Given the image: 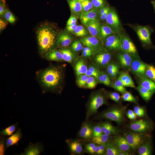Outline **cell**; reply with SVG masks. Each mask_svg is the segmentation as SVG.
<instances>
[{
    "label": "cell",
    "instance_id": "obj_29",
    "mask_svg": "<svg viewBox=\"0 0 155 155\" xmlns=\"http://www.w3.org/2000/svg\"><path fill=\"white\" fill-rule=\"evenodd\" d=\"M118 78L121 81L125 87L136 88L131 77L128 73L121 72Z\"/></svg>",
    "mask_w": 155,
    "mask_h": 155
},
{
    "label": "cell",
    "instance_id": "obj_40",
    "mask_svg": "<svg viewBox=\"0 0 155 155\" xmlns=\"http://www.w3.org/2000/svg\"><path fill=\"white\" fill-rule=\"evenodd\" d=\"M145 74L146 77L155 82V67L151 65L148 64L145 69Z\"/></svg>",
    "mask_w": 155,
    "mask_h": 155
},
{
    "label": "cell",
    "instance_id": "obj_55",
    "mask_svg": "<svg viewBox=\"0 0 155 155\" xmlns=\"http://www.w3.org/2000/svg\"><path fill=\"white\" fill-rule=\"evenodd\" d=\"M7 9L5 0H0V16L1 17H2L3 16Z\"/></svg>",
    "mask_w": 155,
    "mask_h": 155
},
{
    "label": "cell",
    "instance_id": "obj_4",
    "mask_svg": "<svg viewBox=\"0 0 155 155\" xmlns=\"http://www.w3.org/2000/svg\"><path fill=\"white\" fill-rule=\"evenodd\" d=\"M125 109L124 107L117 105H112L100 113H97L93 117V120L106 119L116 122L120 124L124 120Z\"/></svg>",
    "mask_w": 155,
    "mask_h": 155
},
{
    "label": "cell",
    "instance_id": "obj_56",
    "mask_svg": "<svg viewBox=\"0 0 155 155\" xmlns=\"http://www.w3.org/2000/svg\"><path fill=\"white\" fill-rule=\"evenodd\" d=\"M78 18L75 16L71 14L67 21V25L70 26L76 24Z\"/></svg>",
    "mask_w": 155,
    "mask_h": 155
},
{
    "label": "cell",
    "instance_id": "obj_54",
    "mask_svg": "<svg viewBox=\"0 0 155 155\" xmlns=\"http://www.w3.org/2000/svg\"><path fill=\"white\" fill-rule=\"evenodd\" d=\"M134 111L136 116L139 117L143 116L145 115V111L144 109L142 107L138 106L134 107Z\"/></svg>",
    "mask_w": 155,
    "mask_h": 155
},
{
    "label": "cell",
    "instance_id": "obj_46",
    "mask_svg": "<svg viewBox=\"0 0 155 155\" xmlns=\"http://www.w3.org/2000/svg\"><path fill=\"white\" fill-rule=\"evenodd\" d=\"M102 134L101 128L99 122L93 123L92 137H98Z\"/></svg>",
    "mask_w": 155,
    "mask_h": 155
},
{
    "label": "cell",
    "instance_id": "obj_25",
    "mask_svg": "<svg viewBox=\"0 0 155 155\" xmlns=\"http://www.w3.org/2000/svg\"><path fill=\"white\" fill-rule=\"evenodd\" d=\"M22 133L20 128H18L16 132L10 136L6 140L5 149H7L9 147L14 145H17L18 141L22 136Z\"/></svg>",
    "mask_w": 155,
    "mask_h": 155
},
{
    "label": "cell",
    "instance_id": "obj_16",
    "mask_svg": "<svg viewBox=\"0 0 155 155\" xmlns=\"http://www.w3.org/2000/svg\"><path fill=\"white\" fill-rule=\"evenodd\" d=\"M44 151V147L40 142L35 144L30 142L27 147L24 149L23 152L20 155H39Z\"/></svg>",
    "mask_w": 155,
    "mask_h": 155
},
{
    "label": "cell",
    "instance_id": "obj_22",
    "mask_svg": "<svg viewBox=\"0 0 155 155\" xmlns=\"http://www.w3.org/2000/svg\"><path fill=\"white\" fill-rule=\"evenodd\" d=\"M100 24L98 21L91 20L88 21L85 26L92 36L100 38Z\"/></svg>",
    "mask_w": 155,
    "mask_h": 155
},
{
    "label": "cell",
    "instance_id": "obj_24",
    "mask_svg": "<svg viewBox=\"0 0 155 155\" xmlns=\"http://www.w3.org/2000/svg\"><path fill=\"white\" fill-rule=\"evenodd\" d=\"M99 123L101 126L102 134L112 135L117 134L118 129L108 121H100Z\"/></svg>",
    "mask_w": 155,
    "mask_h": 155
},
{
    "label": "cell",
    "instance_id": "obj_53",
    "mask_svg": "<svg viewBox=\"0 0 155 155\" xmlns=\"http://www.w3.org/2000/svg\"><path fill=\"white\" fill-rule=\"evenodd\" d=\"M6 139L5 136L1 135L0 137V155H3L5 154Z\"/></svg>",
    "mask_w": 155,
    "mask_h": 155
},
{
    "label": "cell",
    "instance_id": "obj_18",
    "mask_svg": "<svg viewBox=\"0 0 155 155\" xmlns=\"http://www.w3.org/2000/svg\"><path fill=\"white\" fill-rule=\"evenodd\" d=\"M68 32L64 31L59 33L57 41V48L67 47L73 42V37Z\"/></svg>",
    "mask_w": 155,
    "mask_h": 155
},
{
    "label": "cell",
    "instance_id": "obj_60",
    "mask_svg": "<svg viewBox=\"0 0 155 155\" xmlns=\"http://www.w3.org/2000/svg\"><path fill=\"white\" fill-rule=\"evenodd\" d=\"M77 26L78 25L76 24L70 26H67L66 29L68 32L73 33Z\"/></svg>",
    "mask_w": 155,
    "mask_h": 155
},
{
    "label": "cell",
    "instance_id": "obj_30",
    "mask_svg": "<svg viewBox=\"0 0 155 155\" xmlns=\"http://www.w3.org/2000/svg\"><path fill=\"white\" fill-rule=\"evenodd\" d=\"M100 38L103 40L108 36L116 33L106 23L100 24Z\"/></svg>",
    "mask_w": 155,
    "mask_h": 155
},
{
    "label": "cell",
    "instance_id": "obj_51",
    "mask_svg": "<svg viewBox=\"0 0 155 155\" xmlns=\"http://www.w3.org/2000/svg\"><path fill=\"white\" fill-rule=\"evenodd\" d=\"M94 8L100 9L108 5L105 0H90Z\"/></svg>",
    "mask_w": 155,
    "mask_h": 155
},
{
    "label": "cell",
    "instance_id": "obj_32",
    "mask_svg": "<svg viewBox=\"0 0 155 155\" xmlns=\"http://www.w3.org/2000/svg\"><path fill=\"white\" fill-rule=\"evenodd\" d=\"M100 72V68L90 61L88 63L87 70L85 74L88 76H93L98 80Z\"/></svg>",
    "mask_w": 155,
    "mask_h": 155
},
{
    "label": "cell",
    "instance_id": "obj_47",
    "mask_svg": "<svg viewBox=\"0 0 155 155\" xmlns=\"http://www.w3.org/2000/svg\"><path fill=\"white\" fill-rule=\"evenodd\" d=\"M81 3L82 13L90 11L94 8L93 5L90 0H86Z\"/></svg>",
    "mask_w": 155,
    "mask_h": 155
},
{
    "label": "cell",
    "instance_id": "obj_13",
    "mask_svg": "<svg viewBox=\"0 0 155 155\" xmlns=\"http://www.w3.org/2000/svg\"><path fill=\"white\" fill-rule=\"evenodd\" d=\"M68 151L71 155H82L84 152V142L76 138L68 139L66 140Z\"/></svg>",
    "mask_w": 155,
    "mask_h": 155
},
{
    "label": "cell",
    "instance_id": "obj_50",
    "mask_svg": "<svg viewBox=\"0 0 155 155\" xmlns=\"http://www.w3.org/2000/svg\"><path fill=\"white\" fill-rule=\"evenodd\" d=\"M106 144H97L95 155H104L106 151Z\"/></svg>",
    "mask_w": 155,
    "mask_h": 155
},
{
    "label": "cell",
    "instance_id": "obj_52",
    "mask_svg": "<svg viewBox=\"0 0 155 155\" xmlns=\"http://www.w3.org/2000/svg\"><path fill=\"white\" fill-rule=\"evenodd\" d=\"M107 94L108 98L117 103H119V102L120 96L118 93L115 92H107Z\"/></svg>",
    "mask_w": 155,
    "mask_h": 155
},
{
    "label": "cell",
    "instance_id": "obj_15",
    "mask_svg": "<svg viewBox=\"0 0 155 155\" xmlns=\"http://www.w3.org/2000/svg\"><path fill=\"white\" fill-rule=\"evenodd\" d=\"M117 52L116 57L119 64L125 70L130 69L132 60V56L122 51Z\"/></svg>",
    "mask_w": 155,
    "mask_h": 155
},
{
    "label": "cell",
    "instance_id": "obj_41",
    "mask_svg": "<svg viewBox=\"0 0 155 155\" xmlns=\"http://www.w3.org/2000/svg\"><path fill=\"white\" fill-rule=\"evenodd\" d=\"M18 125V123H16V124L12 125L1 130L0 132L1 135L4 136H11L16 131Z\"/></svg>",
    "mask_w": 155,
    "mask_h": 155
},
{
    "label": "cell",
    "instance_id": "obj_2",
    "mask_svg": "<svg viewBox=\"0 0 155 155\" xmlns=\"http://www.w3.org/2000/svg\"><path fill=\"white\" fill-rule=\"evenodd\" d=\"M59 32L56 26L48 22L42 24L38 28L36 34L39 51L43 57L56 49Z\"/></svg>",
    "mask_w": 155,
    "mask_h": 155
},
{
    "label": "cell",
    "instance_id": "obj_19",
    "mask_svg": "<svg viewBox=\"0 0 155 155\" xmlns=\"http://www.w3.org/2000/svg\"><path fill=\"white\" fill-rule=\"evenodd\" d=\"M99 9L94 8L90 11L82 13L80 19L81 23L84 25L89 21L94 20L100 22Z\"/></svg>",
    "mask_w": 155,
    "mask_h": 155
},
{
    "label": "cell",
    "instance_id": "obj_27",
    "mask_svg": "<svg viewBox=\"0 0 155 155\" xmlns=\"http://www.w3.org/2000/svg\"><path fill=\"white\" fill-rule=\"evenodd\" d=\"M113 141L118 148L121 150L127 152L131 148L124 137L117 136L114 138Z\"/></svg>",
    "mask_w": 155,
    "mask_h": 155
},
{
    "label": "cell",
    "instance_id": "obj_23",
    "mask_svg": "<svg viewBox=\"0 0 155 155\" xmlns=\"http://www.w3.org/2000/svg\"><path fill=\"white\" fill-rule=\"evenodd\" d=\"M120 66L118 62L113 61L111 62L106 66L105 71L110 79L115 80L119 75Z\"/></svg>",
    "mask_w": 155,
    "mask_h": 155
},
{
    "label": "cell",
    "instance_id": "obj_49",
    "mask_svg": "<svg viewBox=\"0 0 155 155\" xmlns=\"http://www.w3.org/2000/svg\"><path fill=\"white\" fill-rule=\"evenodd\" d=\"M122 97L124 101L132 102L136 104L137 103L135 98L130 93L127 91L123 94Z\"/></svg>",
    "mask_w": 155,
    "mask_h": 155
},
{
    "label": "cell",
    "instance_id": "obj_17",
    "mask_svg": "<svg viewBox=\"0 0 155 155\" xmlns=\"http://www.w3.org/2000/svg\"><path fill=\"white\" fill-rule=\"evenodd\" d=\"M151 127L149 122L143 119L137 120L131 123L129 129L135 132L143 133L149 130Z\"/></svg>",
    "mask_w": 155,
    "mask_h": 155
},
{
    "label": "cell",
    "instance_id": "obj_6",
    "mask_svg": "<svg viewBox=\"0 0 155 155\" xmlns=\"http://www.w3.org/2000/svg\"><path fill=\"white\" fill-rule=\"evenodd\" d=\"M113 52L104 47L95 53L90 59V61L99 68H105L107 65L113 61Z\"/></svg>",
    "mask_w": 155,
    "mask_h": 155
},
{
    "label": "cell",
    "instance_id": "obj_63",
    "mask_svg": "<svg viewBox=\"0 0 155 155\" xmlns=\"http://www.w3.org/2000/svg\"><path fill=\"white\" fill-rule=\"evenodd\" d=\"M150 2L153 6L155 13V0H152L150 1Z\"/></svg>",
    "mask_w": 155,
    "mask_h": 155
},
{
    "label": "cell",
    "instance_id": "obj_38",
    "mask_svg": "<svg viewBox=\"0 0 155 155\" xmlns=\"http://www.w3.org/2000/svg\"><path fill=\"white\" fill-rule=\"evenodd\" d=\"M151 152V146L148 142H144L138 148V153L140 155H150Z\"/></svg>",
    "mask_w": 155,
    "mask_h": 155
},
{
    "label": "cell",
    "instance_id": "obj_34",
    "mask_svg": "<svg viewBox=\"0 0 155 155\" xmlns=\"http://www.w3.org/2000/svg\"><path fill=\"white\" fill-rule=\"evenodd\" d=\"M111 136L102 134L100 136L92 137L89 142H92L98 145L107 143L113 140L111 138Z\"/></svg>",
    "mask_w": 155,
    "mask_h": 155
},
{
    "label": "cell",
    "instance_id": "obj_39",
    "mask_svg": "<svg viewBox=\"0 0 155 155\" xmlns=\"http://www.w3.org/2000/svg\"><path fill=\"white\" fill-rule=\"evenodd\" d=\"M108 75L105 71H100L98 78V82L106 86L110 85L111 82Z\"/></svg>",
    "mask_w": 155,
    "mask_h": 155
},
{
    "label": "cell",
    "instance_id": "obj_43",
    "mask_svg": "<svg viewBox=\"0 0 155 155\" xmlns=\"http://www.w3.org/2000/svg\"><path fill=\"white\" fill-rule=\"evenodd\" d=\"M73 33L77 36L82 38L87 36L88 32L85 27L80 25L78 26Z\"/></svg>",
    "mask_w": 155,
    "mask_h": 155
},
{
    "label": "cell",
    "instance_id": "obj_61",
    "mask_svg": "<svg viewBox=\"0 0 155 155\" xmlns=\"http://www.w3.org/2000/svg\"><path fill=\"white\" fill-rule=\"evenodd\" d=\"M82 51H84L88 52L94 54V51L91 48L86 46H84V47H83Z\"/></svg>",
    "mask_w": 155,
    "mask_h": 155
},
{
    "label": "cell",
    "instance_id": "obj_12",
    "mask_svg": "<svg viewBox=\"0 0 155 155\" xmlns=\"http://www.w3.org/2000/svg\"><path fill=\"white\" fill-rule=\"evenodd\" d=\"M132 57V60L130 69L140 79L147 77L145 71L146 68L148 64L143 62L140 57Z\"/></svg>",
    "mask_w": 155,
    "mask_h": 155
},
{
    "label": "cell",
    "instance_id": "obj_37",
    "mask_svg": "<svg viewBox=\"0 0 155 155\" xmlns=\"http://www.w3.org/2000/svg\"><path fill=\"white\" fill-rule=\"evenodd\" d=\"M111 83V86L115 90L123 94L127 91L121 81L118 78Z\"/></svg>",
    "mask_w": 155,
    "mask_h": 155
},
{
    "label": "cell",
    "instance_id": "obj_44",
    "mask_svg": "<svg viewBox=\"0 0 155 155\" xmlns=\"http://www.w3.org/2000/svg\"><path fill=\"white\" fill-rule=\"evenodd\" d=\"M88 76L85 74H81L77 77L76 83L80 88H84L86 84Z\"/></svg>",
    "mask_w": 155,
    "mask_h": 155
},
{
    "label": "cell",
    "instance_id": "obj_57",
    "mask_svg": "<svg viewBox=\"0 0 155 155\" xmlns=\"http://www.w3.org/2000/svg\"><path fill=\"white\" fill-rule=\"evenodd\" d=\"M126 115L129 119L131 120H134L136 118V115L134 111L131 110L128 111Z\"/></svg>",
    "mask_w": 155,
    "mask_h": 155
},
{
    "label": "cell",
    "instance_id": "obj_20",
    "mask_svg": "<svg viewBox=\"0 0 155 155\" xmlns=\"http://www.w3.org/2000/svg\"><path fill=\"white\" fill-rule=\"evenodd\" d=\"M85 59L82 56L79 57L73 64V68L78 77L81 74H85L88 69V63Z\"/></svg>",
    "mask_w": 155,
    "mask_h": 155
},
{
    "label": "cell",
    "instance_id": "obj_28",
    "mask_svg": "<svg viewBox=\"0 0 155 155\" xmlns=\"http://www.w3.org/2000/svg\"><path fill=\"white\" fill-rule=\"evenodd\" d=\"M44 57L49 61H63L62 54L59 49H55L50 51L46 54Z\"/></svg>",
    "mask_w": 155,
    "mask_h": 155
},
{
    "label": "cell",
    "instance_id": "obj_62",
    "mask_svg": "<svg viewBox=\"0 0 155 155\" xmlns=\"http://www.w3.org/2000/svg\"><path fill=\"white\" fill-rule=\"evenodd\" d=\"M129 154L127 152L122 150H121L119 154V155H128Z\"/></svg>",
    "mask_w": 155,
    "mask_h": 155
},
{
    "label": "cell",
    "instance_id": "obj_58",
    "mask_svg": "<svg viewBox=\"0 0 155 155\" xmlns=\"http://www.w3.org/2000/svg\"><path fill=\"white\" fill-rule=\"evenodd\" d=\"M94 54L93 53L82 51V57L86 60L90 59Z\"/></svg>",
    "mask_w": 155,
    "mask_h": 155
},
{
    "label": "cell",
    "instance_id": "obj_11",
    "mask_svg": "<svg viewBox=\"0 0 155 155\" xmlns=\"http://www.w3.org/2000/svg\"><path fill=\"white\" fill-rule=\"evenodd\" d=\"M80 40L84 46L91 48L94 53L104 47L103 40L99 37L88 36L82 37Z\"/></svg>",
    "mask_w": 155,
    "mask_h": 155
},
{
    "label": "cell",
    "instance_id": "obj_7",
    "mask_svg": "<svg viewBox=\"0 0 155 155\" xmlns=\"http://www.w3.org/2000/svg\"><path fill=\"white\" fill-rule=\"evenodd\" d=\"M105 22L116 33L120 34L124 30L117 12L114 8L110 7Z\"/></svg>",
    "mask_w": 155,
    "mask_h": 155
},
{
    "label": "cell",
    "instance_id": "obj_48",
    "mask_svg": "<svg viewBox=\"0 0 155 155\" xmlns=\"http://www.w3.org/2000/svg\"><path fill=\"white\" fill-rule=\"evenodd\" d=\"M5 20L11 24H13L16 21V18L11 12L7 8L3 16Z\"/></svg>",
    "mask_w": 155,
    "mask_h": 155
},
{
    "label": "cell",
    "instance_id": "obj_9",
    "mask_svg": "<svg viewBox=\"0 0 155 155\" xmlns=\"http://www.w3.org/2000/svg\"><path fill=\"white\" fill-rule=\"evenodd\" d=\"M119 34L122 51L132 56L140 57L134 44L124 30Z\"/></svg>",
    "mask_w": 155,
    "mask_h": 155
},
{
    "label": "cell",
    "instance_id": "obj_5",
    "mask_svg": "<svg viewBox=\"0 0 155 155\" xmlns=\"http://www.w3.org/2000/svg\"><path fill=\"white\" fill-rule=\"evenodd\" d=\"M135 32L139 39L144 46L149 48L153 46L151 35L154 31L150 25L142 26L138 24H128Z\"/></svg>",
    "mask_w": 155,
    "mask_h": 155
},
{
    "label": "cell",
    "instance_id": "obj_21",
    "mask_svg": "<svg viewBox=\"0 0 155 155\" xmlns=\"http://www.w3.org/2000/svg\"><path fill=\"white\" fill-rule=\"evenodd\" d=\"M59 50L62 54L63 61L73 64L79 57L78 53L74 52L71 48H61Z\"/></svg>",
    "mask_w": 155,
    "mask_h": 155
},
{
    "label": "cell",
    "instance_id": "obj_10",
    "mask_svg": "<svg viewBox=\"0 0 155 155\" xmlns=\"http://www.w3.org/2000/svg\"><path fill=\"white\" fill-rule=\"evenodd\" d=\"M103 41L104 47L109 51L113 52L122 51L119 34L115 33L107 37Z\"/></svg>",
    "mask_w": 155,
    "mask_h": 155
},
{
    "label": "cell",
    "instance_id": "obj_64",
    "mask_svg": "<svg viewBox=\"0 0 155 155\" xmlns=\"http://www.w3.org/2000/svg\"><path fill=\"white\" fill-rule=\"evenodd\" d=\"M78 0L80 2H82L85 1L86 0Z\"/></svg>",
    "mask_w": 155,
    "mask_h": 155
},
{
    "label": "cell",
    "instance_id": "obj_36",
    "mask_svg": "<svg viewBox=\"0 0 155 155\" xmlns=\"http://www.w3.org/2000/svg\"><path fill=\"white\" fill-rule=\"evenodd\" d=\"M97 144L92 142H84V152L95 155Z\"/></svg>",
    "mask_w": 155,
    "mask_h": 155
},
{
    "label": "cell",
    "instance_id": "obj_35",
    "mask_svg": "<svg viewBox=\"0 0 155 155\" xmlns=\"http://www.w3.org/2000/svg\"><path fill=\"white\" fill-rule=\"evenodd\" d=\"M136 89L141 96L146 101L149 100L153 94L150 91L140 85H139L136 88Z\"/></svg>",
    "mask_w": 155,
    "mask_h": 155
},
{
    "label": "cell",
    "instance_id": "obj_1",
    "mask_svg": "<svg viewBox=\"0 0 155 155\" xmlns=\"http://www.w3.org/2000/svg\"><path fill=\"white\" fill-rule=\"evenodd\" d=\"M63 66L51 65L36 72L37 79L43 93H61L63 88L65 78Z\"/></svg>",
    "mask_w": 155,
    "mask_h": 155
},
{
    "label": "cell",
    "instance_id": "obj_45",
    "mask_svg": "<svg viewBox=\"0 0 155 155\" xmlns=\"http://www.w3.org/2000/svg\"><path fill=\"white\" fill-rule=\"evenodd\" d=\"M83 45L80 40H76L71 44L70 48L74 52L78 53L82 51L83 47Z\"/></svg>",
    "mask_w": 155,
    "mask_h": 155
},
{
    "label": "cell",
    "instance_id": "obj_42",
    "mask_svg": "<svg viewBox=\"0 0 155 155\" xmlns=\"http://www.w3.org/2000/svg\"><path fill=\"white\" fill-rule=\"evenodd\" d=\"M99 83L97 79L93 76H88L86 84L84 88L92 89L95 88Z\"/></svg>",
    "mask_w": 155,
    "mask_h": 155
},
{
    "label": "cell",
    "instance_id": "obj_14",
    "mask_svg": "<svg viewBox=\"0 0 155 155\" xmlns=\"http://www.w3.org/2000/svg\"><path fill=\"white\" fill-rule=\"evenodd\" d=\"M124 135V137L132 149L138 148L144 142V135L142 133L128 132Z\"/></svg>",
    "mask_w": 155,
    "mask_h": 155
},
{
    "label": "cell",
    "instance_id": "obj_31",
    "mask_svg": "<svg viewBox=\"0 0 155 155\" xmlns=\"http://www.w3.org/2000/svg\"><path fill=\"white\" fill-rule=\"evenodd\" d=\"M139 85L149 90L153 94L155 93V83L147 77L140 79Z\"/></svg>",
    "mask_w": 155,
    "mask_h": 155
},
{
    "label": "cell",
    "instance_id": "obj_33",
    "mask_svg": "<svg viewBox=\"0 0 155 155\" xmlns=\"http://www.w3.org/2000/svg\"><path fill=\"white\" fill-rule=\"evenodd\" d=\"M121 151L115 144L113 140L107 143L106 151L104 155H119Z\"/></svg>",
    "mask_w": 155,
    "mask_h": 155
},
{
    "label": "cell",
    "instance_id": "obj_59",
    "mask_svg": "<svg viewBox=\"0 0 155 155\" xmlns=\"http://www.w3.org/2000/svg\"><path fill=\"white\" fill-rule=\"evenodd\" d=\"M6 20L1 18L0 19V31H2L5 29L8 24V23Z\"/></svg>",
    "mask_w": 155,
    "mask_h": 155
},
{
    "label": "cell",
    "instance_id": "obj_3",
    "mask_svg": "<svg viewBox=\"0 0 155 155\" xmlns=\"http://www.w3.org/2000/svg\"><path fill=\"white\" fill-rule=\"evenodd\" d=\"M108 98L107 92L104 88L93 91L90 94L86 104L85 120L97 114L99 107L103 105L108 104Z\"/></svg>",
    "mask_w": 155,
    "mask_h": 155
},
{
    "label": "cell",
    "instance_id": "obj_26",
    "mask_svg": "<svg viewBox=\"0 0 155 155\" xmlns=\"http://www.w3.org/2000/svg\"><path fill=\"white\" fill-rule=\"evenodd\" d=\"M71 14L78 18L82 13L81 2L78 0H67Z\"/></svg>",
    "mask_w": 155,
    "mask_h": 155
},
{
    "label": "cell",
    "instance_id": "obj_8",
    "mask_svg": "<svg viewBox=\"0 0 155 155\" xmlns=\"http://www.w3.org/2000/svg\"><path fill=\"white\" fill-rule=\"evenodd\" d=\"M93 122L90 119L85 120L81 124L77 138L84 142H89L92 137Z\"/></svg>",
    "mask_w": 155,
    "mask_h": 155
}]
</instances>
